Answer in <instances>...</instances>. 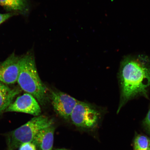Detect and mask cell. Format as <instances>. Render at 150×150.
<instances>
[{"label":"cell","instance_id":"cell-11","mask_svg":"<svg viewBox=\"0 0 150 150\" xmlns=\"http://www.w3.org/2000/svg\"><path fill=\"white\" fill-rule=\"evenodd\" d=\"M150 139L147 137L138 134L134 140V150H149Z\"/></svg>","mask_w":150,"mask_h":150},{"label":"cell","instance_id":"cell-2","mask_svg":"<svg viewBox=\"0 0 150 150\" xmlns=\"http://www.w3.org/2000/svg\"><path fill=\"white\" fill-rule=\"evenodd\" d=\"M17 82L20 88L33 95L41 105L47 104L49 98L47 88L39 77L33 54L27 53L20 57Z\"/></svg>","mask_w":150,"mask_h":150},{"label":"cell","instance_id":"cell-8","mask_svg":"<svg viewBox=\"0 0 150 150\" xmlns=\"http://www.w3.org/2000/svg\"><path fill=\"white\" fill-rule=\"evenodd\" d=\"M55 130L53 125L42 129L34 138L33 143L40 150H52Z\"/></svg>","mask_w":150,"mask_h":150},{"label":"cell","instance_id":"cell-4","mask_svg":"<svg viewBox=\"0 0 150 150\" xmlns=\"http://www.w3.org/2000/svg\"><path fill=\"white\" fill-rule=\"evenodd\" d=\"M100 115V112L94 106L79 101L71 114L70 120L77 127L92 128L98 123Z\"/></svg>","mask_w":150,"mask_h":150},{"label":"cell","instance_id":"cell-5","mask_svg":"<svg viewBox=\"0 0 150 150\" xmlns=\"http://www.w3.org/2000/svg\"><path fill=\"white\" fill-rule=\"evenodd\" d=\"M50 96L56 113L63 119L70 120L71 114L79 100L60 91H52Z\"/></svg>","mask_w":150,"mask_h":150},{"label":"cell","instance_id":"cell-16","mask_svg":"<svg viewBox=\"0 0 150 150\" xmlns=\"http://www.w3.org/2000/svg\"><path fill=\"white\" fill-rule=\"evenodd\" d=\"M149 150H150V147H149Z\"/></svg>","mask_w":150,"mask_h":150},{"label":"cell","instance_id":"cell-12","mask_svg":"<svg viewBox=\"0 0 150 150\" xmlns=\"http://www.w3.org/2000/svg\"><path fill=\"white\" fill-rule=\"evenodd\" d=\"M18 150H37L36 146L32 142H27L22 144L18 148Z\"/></svg>","mask_w":150,"mask_h":150},{"label":"cell","instance_id":"cell-15","mask_svg":"<svg viewBox=\"0 0 150 150\" xmlns=\"http://www.w3.org/2000/svg\"><path fill=\"white\" fill-rule=\"evenodd\" d=\"M55 150H67L64 149H58Z\"/></svg>","mask_w":150,"mask_h":150},{"label":"cell","instance_id":"cell-9","mask_svg":"<svg viewBox=\"0 0 150 150\" xmlns=\"http://www.w3.org/2000/svg\"><path fill=\"white\" fill-rule=\"evenodd\" d=\"M21 91L19 88H11L0 82V114L5 111L15 97Z\"/></svg>","mask_w":150,"mask_h":150},{"label":"cell","instance_id":"cell-1","mask_svg":"<svg viewBox=\"0 0 150 150\" xmlns=\"http://www.w3.org/2000/svg\"><path fill=\"white\" fill-rule=\"evenodd\" d=\"M119 79L121 96L117 113L131 99L139 96L149 98L150 58L142 54L125 56L121 62Z\"/></svg>","mask_w":150,"mask_h":150},{"label":"cell","instance_id":"cell-6","mask_svg":"<svg viewBox=\"0 0 150 150\" xmlns=\"http://www.w3.org/2000/svg\"><path fill=\"white\" fill-rule=\"evenodd\" d=\"M5 112H24L36 117L40 115L41 110L36 99L33 95L26 93L11 103Z\"/></svg>","mask_w":150,"mask_h":150},{"label":"cell","instance_id":"cell-7","mask_svg":"<svg viewBox=\"0 0 150 150\" xmlns=\"http://www.w3.org/2000/svg\"><path fill=\"white\" fill-rule=\"evenodd\" d=\"M20 57L13 54L0 63V82L11 84L17 82L20 70Z\"/></svg>","mask_w":150,"mask_h":150},{"label":"cell","instance_id":"cell-14","mask_svg":"<svg viewBox=\"0 0 150 150\" xmlns=\"http://www.w3.org/2000/svg\"><path fill=\"white\" fill-rule=\"evenodd\" d=\"M13 16L12 13H0V24L3 23Z\"/></svg>","mask_w":150,"mask_h":150},{"label":"cell","instance_id":"cell-13","mask_svg":"<svg viewBox=\"0 0 150 150\" xmlns=\"http://www.w3.org/2000/svg\"><path fill=\"white\" fill-rule=\"evenodd\" d=\"M145 129L150 133V107L149 109L143 122Z\"/></svg>","mask_w":150,"mask_h":150},{"label":"cell","instance_id":"cell-3","mask_svg":"<svg viewBox=\"0 0 150 150\" xmlns=\"http://www.w3.org/2000/svg\"><path fill=\"white\" fill-rule=\"evenodd\" d=\"M54 120L45 115L36 116L22 126L7 134L8 150H16L22 144L32 142L39 131L53 125Z\"/></svg>","mask_w":150,"mask_h":150},{"label":"cell","instance_id":"cell-10","mask_svg":"<svg viewBox=\"0 0 150 150\" xmlns=\"http://www.w3.org/2000/svg\"><path fill=\"white\" fill-rule=\"evenodd\" d=\"M0 5L8 10L22 13L28 9L26 0H0Z\"/></svg>","mask_w":150,"mask_h":150}]
</instances>
